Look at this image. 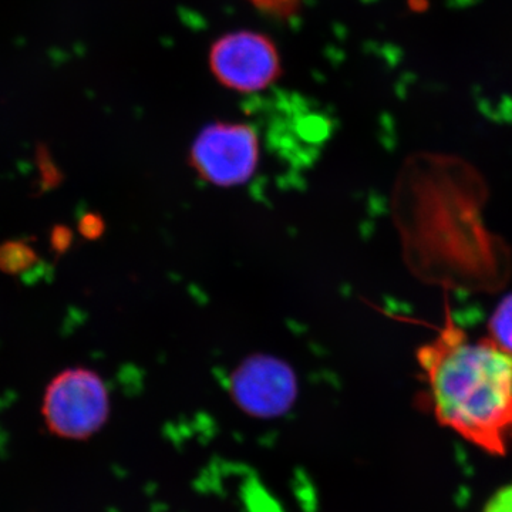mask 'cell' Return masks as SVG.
<instances>
[{
  "instance_id": "cell-3",
  "label": "cell",
  "mask_w": 512,
  "mask_h": 512,
  "mask_svg": "<svg viewBox=\"0 0 512 512\" xmlns=\"http://www.w3.org/2000/svg\"><path fill=\"white\" fill-rule=\"evenodd\" d=\"M261 157L258 134L242 123H217L202 128L190 150L191 167L205 183L231 188L254 177Z\"/></svg>"
},
{
  "instance_id": "cell-6",
  "label": "cell",
  "mask_w": 512,
  "mask_h": 512,
  "mask_svg": "<svg viewBox=\"0 0 512 512\" xmlns=\"http://www.w3.org/2000/svg\"><path fill=\"white\" fill-rule=\"evenodd\" d=\"M39 264L36 249L25 241H8L0 244V271L9 275H25L35 271Z\"/></svg>"
},
{
  "instance_id": "cell-10",
  "label": "cell",
  "mask_w": 512,
  "mask_h": 512,
  "mask_svg": "<svg viewBox=\"0 0 512 512\" xmlns=\"http://www.w3.org/2000/svg\"><path fill=\"white\" fill-rule=\"evenodd\" d=\"M484 512H512V485L495 493L485 505Z\"/></svg>"
},
{
  "instance_id": "cell-2",
  "label": "cell",
  "mask_w": 512,
  "mask_h": 512,
  "mask_svg": "<svg viewBox=\"0 0 512 512\" xmlns=\"http://www.w3.org/2000/svg\"><path fill=\"white\" fill-rule=\"evenodd\" d=\"M43 419L50 433L66 440H87L103 429L110 414L106 384L84 367L63 370L46 387Z\"/></svg>"
},
{
  "instance_id": "cell-1",
  "label": "cell",
  "mask_w": 512,
  "mask_h": 512,
  "mask_svg": "<svg viewBox=\"0 0 512 512\" xmlns=\"http://www.w3.org/2000/svg\"><path fill=\"white\" fill-rule=\"evenodd\" d=\"M417 360L437 420L503 456L512 431V355L491 336L470 340L447 309L446 325L433 342L421 346Z\"/></svg>"
},
{
  "instance_id": "cell-4",
  "label": "cell",
  "mask_w": 512,
  "mask_h": 512,
  "mask_svg": "<svg viewBox=\"0 0 512 512\" xmlns=\"http://www.w3.org/2000/svg\"><path fill=\"white\" fill-rule=\"evenodd\" d=\"M228 389L242 412L255 419H275L295 404L298 377L285 360L258 353L247 357L232 372Z\"/></svg>"
},
{
  "instance_id": "cell-11",
  "label": "cell",
  "mask_w": 512,
  "mask_h": 512,
  "mask_svg": "<svg viewBox=\"0 0 512 512\" xmlns=\"http://www.w3.org/2000/svg\"><path fill=\"white\" fill-rule=\"evenodd\" d=\"M70 242H72V234L69 229L57 228L52 235V244L55 251H66L69 248Z\"/></svg>"
},
{
  "instance_id": "cell-5",
  "label": "cell",
  "mask_w": 512,
  "mask_h": 512,
  "mask_svg": "<svg viewBox=\"0 0 512 512\" xmlns=\"http://www.w3.org/2000/svg\"><path fill=\"white\" fill-rule=\"evenodd\" d=\"M210 66L218 82L241 93L261 92L281 76L278 50L269 37L235 32L212 46Z\"/></svg>"
},
{
  "instance_id": "cell-8",
  "label": "cell",
  "mask_w": 512,
  "mask_h": 512,
  "mask_svg": "<svg viewBox=\"0 0 512 512\" xmlns=\"http://www.w3.org/2000/svg\"><path fill=\"white\" fill-rule=\"evenodd\" d=\"M249 2L262 12L276 18H288L295 12L299 0H249Z\"/></svg>"
},
{
  "instance_id": "cell-9",
  "label": "cell",
  "mask_w": 512,
  "mask_h": 512,
  "mask_svg": "<svg viewBox=\"0 0 512 512\" xmlns=\"http://www.w3.org/2000/svg\"><path fill=\"white\" fill-rule=\"evenodd\" d=\"M79 231L84 238H100L104 232L103 218H101L100 215L93 214V212L83 215L82 220L79 222Z\"/></svg>"
},
{
  "instance_id": "cell-7",
  "label": "cell",
  "mask_w": 512,
  "mask_h": 512,
  "mask_svg": "<svg viewBox=\"0 0 512 512\" xmlns=\"http://www.w3.org/2000/svg\"><path fill=\"white\" fill-rule=\"evenodd\" d=\"M488 329H490L491 338L512 355V293L505 296L495 309L488 323Z\"/></svg>"
}]
</instances>
